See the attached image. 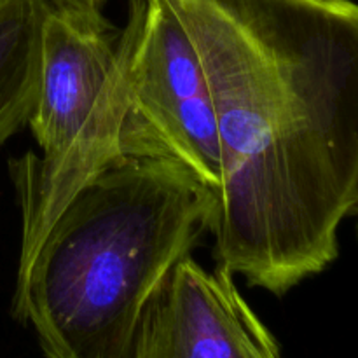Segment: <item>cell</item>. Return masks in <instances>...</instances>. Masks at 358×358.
Returning <instances> with one entry per match:
<instances>
[{"mask_svg": "<svg viewBox=\"0 0 358 358\" xmlns=\"http://www.w3.org/2000/svg\"><path fill=\"white\" fill-rule=\"evenodd\" d=\"M233 276L192 255L178 262L140 318L131 358H283Z\"/></svg>", "mask_w": 358, "mask_h": 358, "instance_id": "obj_5", "label": "cell"}, {"mask_svg": "<svg viewBox=\"0 0 358 358\" xmlns=\"http://www.w3.org/2000/svg\"><path fill=\"white\" fill-rule=\"evenodd\" d=\"M124 154L166 157L213 194L219 191L212 93L198 51L168 0H142L128 73Z\"/></svg>", "mask_w": 358, "mask_h": 358, "instance_id": "obj_4", "label": "cell"}, {"mask_svg": "<svg viewBox=\"0 0 358 358\" xmlns=\"http://www.w3.org/2000/svg\"><path fill=\"white\" fill-rule=\"evenodd\" d=\"M142 16L129 0L117 30L86 31L55 9L42 30L38 91L28 126L41 156L9 161L21 212L17 268L24 266L70 199L112 161L124 156L128 73Z\"/></svg>", "mask_w": 358, "mask_h": 358, "instance_id": "obj_3", "label": "cell"}, {"mask_svg": "<svg viewBox=\"0 0 358 358\" xmlns=\"http://www.w3.org/2000/svg\"><path fill=\"white\" fill-rule=\"evenodd\" d=\"M215 205L175 161L117 157L17 268L14 318L34 329L45 358H131L147 304L212 234Z\"/></svg>", "mask_w": 358, "mask_h": 358, "instance_id": "obj_2", "label": "cell"}, {"mask_svg": "<svg viewBox=\"0 0 358 358\" xmlns=\"http://www.w3.org/2000/svg\"><path fill=\"white\" fill-rule=\"evenodd\" d=\"M212 93L213 257L283 296L338 259L358 196V3L168 0Z\"/></svg>", "mask_w": 358, "mask_h": 358, "instance_id": "obj_1", "label": "cell"}, {"mask_svg": "<svg viewBox=\"0 0 358 358\" xmlns=\"http://www.w3.org/2000/svg\"><path fill=\"white\" fill-rule=\"evenodd\" d=\"M48 2L59 16L80 30L101 34L115 28L103 16V6L107 0H48Z\"/></svg>", "mask_w": 358, "mask_h": 358, "instance_id": "obj_7", "label": "cell"}, {"mask_svg": "<svg viewBox=\"0 0 358 358\" xmlns=\"http://www.w3.org/2000/svg\"><path fill=\"white\" fill-rule=\"evenodd\" d=\"M48 0H0V147L28 124L38 91Z\"/></svg>", "mask_w": 358, "mask_h": 358, "instance_id": "obj_6", "label": "cell"}, {"mask_svg": "<svg viewBox=\"0 0 358 358\" xmlns=\"http://www.w3.org/2000/svg\"><path fill=\"white\" fill-rule=\"evenodd\" d=\"M352 215H355V219H357V236H358V196H357L355 206H353V210H352Z\"/></svg>", "mask_w": 358, "mask_h": 358, "instance_id": "obj_8", "label": "cell"}]
</instances>
